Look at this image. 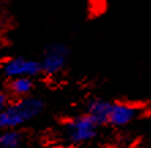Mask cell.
I'll list each match as a JSON object with an SVG mask.
<instances>
[{"label":"cell","instance_id":"cell-1","mask_svg":"<svg viewBox=\"0 0 151 148\" xmlns=\"http://www.w3.org/2000/svg\"><path fill=\"white\" fill-rule=\"evenodd\" d=\"M45 109V102L37 97H23L10 102L0 113V129H18L33 121Z\"/></svg>","mask_w":151,"mask_h":148},{"label":"cell","instance_id":"cell-2","mask_svg":"<svg viewBox=\"0 0 151 148\" xmlns=\"http://www.w3.org/2000/svg\"><path fill=\"white\" fill-rule=\"evenodd\" d=\"M98 124L87 114H82L68 120L63 125L64 139L72 145L91 141L98 133Z\"/></svg>","mask_w":151,"mask_h":148},{"label":"cell","instance_id":"cell-3","mask_svg":"<svg viewBox=\"0 0 151 148\" xmlns=\"http://www.w3.org/2000/svg\"><path fill=\"white\" fill-rule=\"evenodd\" d=\"M70 53V48L65 44L56 42L46 46L42 53V57L40 59L42 74L48 76H56L61 74L67 67Z\"/></svg>","mask_w":151,"mask_h":148},{"label":"cell","instance_id":"cell-4","mask_svg":"<svg viewBox=\"0 0 151 148\" xmlns=\"http://www.w3.org/2000/svg\"><path fill=\"white\" fill-rule=\"evenodd\" d=\"M3 75L6 78L14 79V78H33L42 74L41 64L40 60H35L32 57L25 56H15L4 61L3 67Z\"/></svg>","mask_w":151,"mask_h":148},{"label":"cell","instance_id":"cell-5","mask_svg":"<svg viewBox=\"0 0 151 148\" xmlns=\"http://www.w3.org/2000/svg\"><path fill=\"white\" fill-rule=\"evenodd\" d=\"M139 116L136 106L125 102H112L108 116V124L113 127H125Z\"/></svg>","mask_w":151,"mask_h":148},{"label":"cell","instance_id":"cell-6","mask_svg":"<svg viewBox=\"0 0 151 148\" xmlns=\"http://www.w3.org/2000/svg\"><path fill=\"white\" fill-rule=\"evenodd\" d=\"M110 105H112V101H106V99L102 98H93L87 102L86 114L88 117H91L98 125L108 124Z\"/></svg>","mask_w":151,"mask_h":148},{"label":"cell","instance_id":"cell-7","mask_svg":"<svg viewBox=\"0 0 151 148\" xmlns=\"http://www.w3.org/2000/svg\"><path fill=\"white\" fill-rule=\"evenodd\" d=\"M8 90L17 98L29 97L34 90V79L33 78H14L8 82Z\"/></svg>","mask_w":151,"mask_h":148},{"label":"cell","instance_id":"cell-8","mask_svg":"<svg viewBox=\"0 0 151 148\" xmlns=\"http://www.w3.org/2000/svg\"><path fill=\"white\" fill-rule=\"evenodd\" d=\"M23 137L18 129H0V148H21Z\"/></svg>","mask_w":151,"mask_h":148},{"label":"cell","instance_id":"cell-9","mask_svg":"<svg viewBox=\"0 0 151 148\" xmlns=\"http://www.w3.org/2000/svg\"><path fill=\"white\" fill-rule=\"evenodd\" d=\"M8 103H10V99H8L7 92H4L0 90V113L6 109V106H7Z\"/></svg>","mask_w":151,"mask_h":148},{"label":"cell","instance_id":"cell-10","mask_svg":"<svg viewBox=\"0 0 151 148\" xmlns=\"http://www.w3.org/2000/svg\"><path fill=\"white\" fill-rule=\"evenodd\" d=\"M63 148H76V147H74V145H68V147H63Z\"/></svg>","mask_w":151,"mask_h":148}]
</instances>
